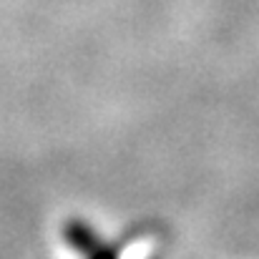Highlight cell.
<instances>
[{
    "instance_id": "6da1fadb",
    "label": "cell",
    "mask_w": 259,
    "mask_h": 259,
    "mask_svg": "<svg viewBox=\"0 0 259 259\" xmlns=\"http://www.w3.org/2000/svg\"><path fill=\"white\" fill-rule=\"evenodd\" d=\"M66 239L71 242V247L81 254H88L96 244H98V237L93 234V229L83 224V222H71L68 229H66Z\"/></svg>"
}]
</instances>
